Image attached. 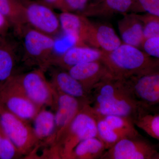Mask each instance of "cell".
Instances as JSON below:
<instances>
[{
    "label": "cell",
    "mask_w": 159,
    "mask_h": 159,
    "mask_svg": "<svg viewBox=\"0 0 159 159\" xmlns=\"http://www.w3.org/2000/svg\"><path fill=\"white\" fill-rule=\"evenodd\" d=\"M94 111L102 116H120L133 118L143 108L123 80L110 75L91 92Z\"/></svg>",
    "instance_id": "cell-1"
},
{
    "label": "cell",
    "mask_w": 159,
    "mask_h": 159,
    "mask_svg": "<svg viewBox=\"0 0 159 159\" xmlns=\"http://www.w3.org/2000/svg\"><path fill=\"white\" fill-rule=\"evenodd\" d=\"M102 52L101 61L117 79H126L159 69V60L134 46L122 43L114 51Z\"/></svg>",
    "instance_id": "cell-2"
},
{
    "label": "cell",
    "mask_w": 159,
    "mask_h": 159,
    "mask_svg": "<svg viewBox=\"0 0 159 159\" xmlns=\"http://www.w3.org/2000/svg\"><path fill=\"white\" fill-rule=\"evenodd\" d=\"M93 137H97V114L90 104H85L50 147L54 159H70L79 143Z\"/></svg>",
    "instance_id": "cell-3"
},
{
    "label": "cell",
    "mask_w": 159,
    "mask_h": 159,
    "mask_svg": "<svg viewBox=\"0 0 159 159\" xmlns=\"http://www.w3.org/2000/svg\"><path fill=\"white\" fill-rule=\"evenodd\" d=\"M20 37L22 39L21 62L24 66L41 69L47 72L56 55L54 37L28 26Z\"/></svg>",
    "instance_id": "cell-4"
},
{
    "label": "cell",
    "mask_w": 159,
    "mask_h": 159,
    "mask_svg": "<svg viewBox=\"0 0 159 159\" xmlns=\"http://www.w3.org/2000/svg\"><path fill=\"white\" fill-rule=\"evenodd\" d=\"M0 124L25 158H31L40 142L30 122L15 116L0 105Z\"/></svg>",
    "instance_id": "cell-5"
},
{
    "label": "cell",
    "mask_w": 159,
    "mask_h": 159,
    "mask_svg": "<svg viewBox=\"0 0 159 159\" xmlns=\"http://www.w3.org/2000/svg\"><path fill=\"white\" fill-rule=\"evenodd\" d=\"M46 73L42 69L35 68L16 74L12 77L22 90L34 103L42 108L50 107L54 110L55 91L46 77Z\"/></svg>",
    "instance_id": "cell-6"
},
{
    "label": "cell",
    "mask_w": 159,
    "mask_h": 159,
    "mask_svg": "<svg viewBox=\"0 0 159 159\" xmlns=\"http://www.w3.org/2000/svg\"><path fill=\"white\" fill-rule=\"evenodd\" d=\"M0 105L15 116L33 121L41 107L31 100L11 77L0 89Z\"/></svg>",
    "instance_id": "cell-7"
},
{
    "label": "cell",
    "mask_w": 159,
    "mask_h": 159,
    "mask_svg": "<svg viewBox=\"0 0 159 159\" xmlns=\"http://www.w3.org/2000/svg\"><path fill=\"white\" fill-rule=\"evenodd\" d=\"M27 25L43 33L53 36L61 31L58 16L44 3L21 0Z\"/></svg>",
    "instance_id": "cell-8"
},
{
    "label": "cell",
    "mask_w": 159,
    "mask_h": 159,
    "mask_svg": "<svg viewBox=\"0 0 159 159\" xmlns=\"http://www.w3.org/2000/svg\"><path fill=\"white\" fill-rule=\"evenodd\" d=\"M123 80L143 108L159 107V69Z\"/></svg>",
    "instance_id": "cell-9"
},
{
    "label": "cell",
    "mask_w": 159,
    "mask_h": 159,
    "mask_svg": "<svg viewBox=\"0 0 159 159\" xmlns=\"http://www.w3.org/2000/svg\"><path fill=\"white\" fill-rule=\"evenodd\" d=\"M156 147L142 137L124 138L107 149L101 159H156Z\"/></svg>",
    "instance_id": "cell-10"
},
{
    "label": "cell",
    "mask_w": 159,
    "mask_h": 159,
    "mask_svg": "<svg viewBox=\"0 0 159 159\" xmlns=\"http://www.w3.org/2000/svg\"><path fill=\"white\" fill-rule=\"evenodd\" d=\"M47 72H49L50 75L49 81L55 89L86 104H91V94L86 90L78 80L71 76L68 71L52 66Z\"/></svg>",
    "instance_id": "cell-11"
},
{
    "label": "cell",
    "mask_w": 159,
    "mask_h": 159,
    "mask_svg": "<svg viewBox=\"0 0 159 159\" xmlns=\"http://www.w3.org/2000/svg\"><path fill=\"white\" fill-rule=\"evenodd\" d=\"M54 89L56 93L54 108L55 127L51 145L54 144L59 134L70 124L84 106L87 104Z\"/></svg>",
    "instance_id": "cell-12"
},
{
    "label": "cell",
    "mask_w": 159,
    "mask_h": 159,
    "mask_svg": "<svg viewBox=\"0 0 159 159\" xmlns=\"http://www.w3.org/2000/svg\"><path fill=\"white\" fill-rule=\"evenodd\" d=\"M67 71L90 94L99 83L111 75L106 66L100 60L80 64Z\"/></svg>",
    "instance_id": "cell-13"
},
{
    "label": "cell",
    "mask_w": 159,
    "mask_h": 159,
    "mask_svg": "<svg viewBox=\"0 0 159 159\" xmlns=\"http://www.w3.org/2000/svg\"><path fill=\"white\" fill-rule=\"evenodd\" d=\"M103 52L88 46L74 45L60 54L54 56L52 66L67 70L80 64L101 60Z\"/></svg>",
    "instance_id": "cell-14"
},
{
    "label": "cell",
    "mask_w": 159,
    "mask_h": 159,
    "mask_svg": "<svg viewBox=\"0 0 159 159\" xmlns=\"http://www.w3.org/2000/svg\"><path fill=\"white\" fill-rule=\"evenodd\" d=\"M61 31L73 39L74 45L87 46L86 42L92 21L82 15L61 11L58 15Z\"/></svg>",
    "instance_id": "cell-15"
},
{
    "label": "cell",
    "mask_w": 159,
    "mask_h": 159,
    "mask_svg": "<svg viewBox=\"0 0 159 159\" xmlns=\"http://www.w3.org/2000/svg\"><path fill=\"white\" fill-rule=\"evenodd\" d=\"M122 43L111 26L92 22L86 45L103 52L114 51Z\"/></svg>",
    "instance_id": "cell-16"
},
{
    "label": "cell",
    "mask_w": 159,
    "mask_h": 159,
    "mask_svg": "<svg viewBox=\"0 0 159 159\" xmlns=\"http://www.w3.org/2000/svg\"><path fill=\"white\" fill-rule=\"evenodd\" d=\"M118 22V28L123 43L134 46L142 50L145 41L143 25L139 15H124Z\"/></svg>",
    "instance_id": "cell-17"
},
{
    "label": "cell",
    "mask_w": 159,
    "mask_h": 159,
    "mask_svg": "<svg viewBox=\"0 0 159 159\" xmlns=\"http://www.w3.org/2000/svg\"><path fill=\"white\" fill-rule=\"evenodd\" d=\"M134 0H100L88 5L80 14L86 17H109L117 14H126L130 11Z\"/></svg>",
    "instance_id": "cell-18"
},
{
    "label": "cell",
    "mask_w": 159,
    "mask_h": 159,
    "mask_svg": "<svg viewBox=\"0 0 159 159\" xmlns=\"http://www.w3.org/2000/svg\"><path fill=\"white\" fill-rule=\"evenodd\" d=\"M35 135L40 142V146L51 145L55 131V116L45 107L41 109L33 120Z\"/></svg>",
    "instance_id": "cell-19"
},
{
    "label": "cell",
    "mask_w": 159,
    "mask_h": 159,
    "mask_svg": "<svg viewBox=\"0 0 159 159\" xmlns=\"http://www.w3.org/2000/svg\"><path fill=\"white\" fill-rule=\"evenodd\" d=\"M0 12L12 24L20 36L28 26L21 0H0Z\"/></svg>",
    "instance_id": "cell-20"
},
{
    "label": "cell",
    "mask_w": 159,
    "mask_h": 159,
    "mask_svg": "<svg viewBox=\"0 0 159 159\" xmlns=\"http://www.w3.org/2000/svg\"><path fill=\"white\" fill-rule=\"evenodd\" d=\"M14 51L11 46H0V89L16 75V67L21 60V57H19Z\"/></svg>",
    "instance_id": "cell-21"
},
{
    "label": "cell",
    "mask_w": 159,
    "mask_h": 159,
    "mask_svg": "<svg viewBox=\"0 0 159 159\" xmlns=\"http://www.w3.org/2000/svg\"><path fill=\"white\" fill-rule=\"evenodd\" d=\"M106 150L104 143L97 137L89 138L76 146L71 154L70 159H100Z\"/></svg>",
    "instance_id": "cell-22"
},
{
    "label": "cell",
    "mask_w": 159,
    "mask_h": 159,
    "mask_svg": "<svg viewBox=\"0 0 159 159\" xmlns=\"http://www.w3.org/2000/svg\"><path fill=\"white\" fill-rule=\"evenodd\" d=\"M135 125L159 141V113L142 108L133 118Z\"/></svg>",
    "instance_id": "cell-23"
},
{
    "label": "cell",
    "mask_w": 159,
    "mask_h": 159,
    "mask_svg": "<svg viewBox=\"0 0 159 159\" xmlns=\"http://www.w3.org/2000/svg\"><path fill=\"white\" fill-rule=\"evenodd\" d=\"M102 116L122 139L141 136L131 117L120 116Z\"/></svg>",
    "instance_id": "cell-24"
},
{
    "label": "cell",
    "mask_w": 159,
    "mask_h": 159,
    "mask_svg": "<svg viewBox=\"0 0 159 159\" xmlns=\"http://www.w3.org/2000/svg\"><path fill=\"white\" fill-rule=\"evenodd\" d=\"M96 114L97 116V138L104 143L107 150L122 138L111 127L102 116Z\"/></svg>",
    "instance_id": "cell-25"
},
{
    "label": "cell",
    "mask_w": 159,
    "mask_h": 159,
    "mask_svg": "<svg viewBox=\"0 0 159 159\" xmlns=\"http://www.w3.org/2000/svg\"><path fill=\"white\" fill-rule=\"evenodd\" d=\"M24 157L3 130L0 124V159H20Z\"/></svg>",
    "instance_id": "cell-26"
},
{
    "label": "cell",
    "mask_w": 159,
    "mask_h": 159,
    "mask_svg": "<svg viewBox=\"0 0 159 159\" xmlns=\"http://www.w3.org/2000/svg\"><path fill=\"white\" fill-rule=\"evenodd\" d=\"M143 25L145 41L152 38L159 37V17L145 13L139 15Z\"/></svg>",
    "instance_id": "cell-27"
},
{
    "label": "cell",
    "mask_w": 159,
    "mask_h": 159,
    "mask_svg": "<svg viewBox=\"0 0 159 159\" xmlns=\"http://www.w3.org/2000/svg\"><path fill=\"white\" fill-rule=\"evenodd\" d=\"M130 11L144 12L159 17V0H134Z\"/></svg>",
    "instance_id": "cell-28"
},
{
    "label": "cell",
    "mask_w": 159,
    "mask_h": 159,
    "mask_svg": "<svg viewBox=\"0 0 159 159\" xmlns=\"http://www.w3.org/2000/svg\"><path fill=\"white\" fill-rule=\"evenodd\" d=\"M89 0H62L61 11L80 13L88 5Z\"/></svg>",
    "instance_id": "cell-29"
},
{
    "label": "cell",
    "mask_w": 159,
    "mask_h": 159,
    "mask_svg": "<svg viewBox=\"0 0 159 159\" xmlns=\"http://www.w3.org/2000/svg\"><path fill=\"white\" fill-rule=\"evenodd\" d=\"M142 50L151 57L159 60V37L145 40Z\"/></svg>",
    "instance_id": "cell-30"
},
{
    "label": "cell",
    "mask_w": 159,
    "mask_h": 159,
    "mask_svg": "<svg viewBox=\"0 0 159 159\" xmlns=\"http://www.w3.org/2000/svg\"><path fill=\"white\" fill-rule=\"evenodd\" d=\"M44 3L51 8H56L61 10L62 0H43Z\"/></svg>",
    "instance_id": "cell-31"
},
{
    "label": "cell",
    "mask_w": 159,
    "mask_h": 159,
    "mask_svg": "<svg viewBox=\"0 0 159 159\" xmlns=\"http://www.w3.org/2000/svg\"><path fill=\"white\" fill-rule=\"evenodd\" d=\"M9 22L6 17L0 12V33H3L7 30Z\"/></svg>",
    "instance_id": "cell-32"
},
{
    "label": "cell",
    "mask_w": 159,
    "mask_h": 159,
    "mask_svg": "<svg viewBox=\"0 0 159 159\" xmlns=\"http://www.w3.org/2000/svg\"><path fill=\"white\" fill-rule=\"evenodd\" d=\"M148 110L150 111L154 112H159V107H153V108H151L149 109Z\"/></svg>",
    "instance_id": "cell-33"
},
{
    "label": "cell",
    "mask_w": 159,
    "mask_h": 159,
    "mask_svg": "<svg viewBox=\"0 0 159 159\" xmlns=\"http://www.w3.org/2000/svg\"><path fill=\"white\" fill-rule=\"evenodd\" d=\"M159 159V153L158 154L157 156V159Z\"/></svg>",
    "instance_id": "cell-34"
},
{
    "label": "cell",
    "mask_w": 159,
    "mask_h": 159,
    "mask_svg": "<svg viewBox=\"0 0 159 159\" xmlns=\"http://www.w3.org/2000/svg\"><path fill=\"white\" fill-rule=\"evenodd\" d=\"M0 41H1V40H0Z\"/></svg>",
    "instance_id": "cell-35"
}]
</instances>
